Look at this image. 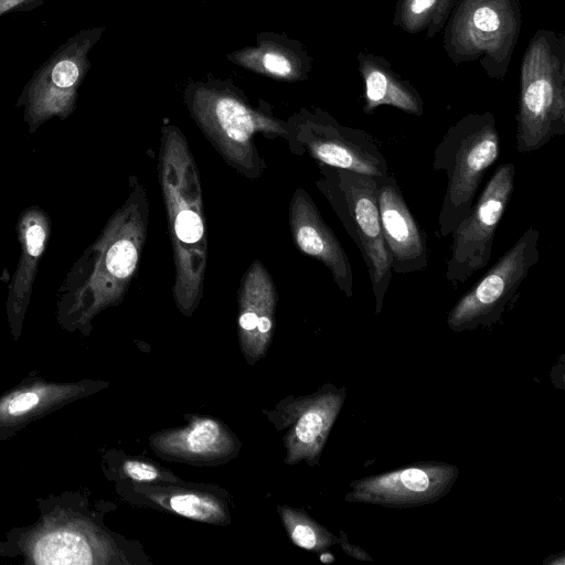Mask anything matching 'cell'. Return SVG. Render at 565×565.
I'll return each instance as SVG.
<instances>
[{
	"label": "cell",
	"instance_id": "cell-22",
	"mask_svg": "<svg viewBox=\"0 0 565 565\" xmlns=\"http://www.w3.org/2000/svg\"><path fill=\"white\" fill-rule=\"evenodd\" d=\"M263 65L268 72L279 76H287L291 71L289 61L285 56L276 53L265 54Z\"/></svg>",
	"mask_w": 565,
	"mask_h": 565
},
{
	"label": "cell",
	"instance_id": "cell-15",
	"mask_svg": "<svg viewBox=\"0 0 565 565\" xmlns=\"http://www.w3.org/2000/svg\"><path fill=\"white\" fill-rule=\"evenodd\" d=\"M17 230L21 252L9 285L8 307L19 313L29 301L38 266L51 234V221L45 211L33 205L21 213Z\"/></svg>",
	"mask_w": 565,
	"mask_h": 565
},
{
	"label": "cell",
	"instance_id": "cell-23",
	"mask_svg": "<svg viewBox=\"0 0 565 565\" xmlns=\"http://www.w3.org/2000/svg\"><path fill=\"white\" fill-rule=\"evenodd\" d=\"M39 402V397L34 393H23L13 398L9 405V412L11 414L23 412L32 408Z\"/></svg>",
	"mask_w": 565,
	"mask_h": 565
},
{
	"label": "cell",
	"instance_id": "cell-3",
	"mask_svg": "<svg viewBox=\"0 0 565 565\" xmlns=\"http://www.w3.org/2000/svg\"><path fill=\"white\" fill-rule=\"evenodd\" d=\"M500 154L491 114H470L451 126L433 153V170L447 177L438 216L439 234L450 235L472 207L488 169Z\"/></svg>",
	"mask_w": 565,
	"mask_h": 565
},
{
	"label": "cell",
	"instance_id": "cell-17",
	"mask_svg": "<svg viewBox=\"0 0 565 565\" xmlns=\"http://www.w3.org/2000/svg\"><path fill=\"white\" fill-rule=\"evenodd\" d=\"M153 500L182 516L200 522L224 523L226 518L224 503L207 493L180 491L164 499L153 497Z\"/></svg>",
	"mask_w": 565,
	"mask_h": 565
},
{
	"label": "cell",
	"instance_id": "cell-6",
	"mask_svg": "<svg viewBox=\"0 0 565 565\" xmlns=\"http://www.w3.org/2000/svg\"><path fill=\"white\" fill-rule=\"evenodd\" d=\"M540 233L531 226L450 309L448 328L462 332L489 327L502 317L531 268L540 259Z\"/></svg>",
	"mask_w": 565,
	"mask_h": 565
},
{
	"label": "cell",
	"instance_id": "cell-12",
	"mask_svg": "<svg viewBox=\"0 0 565 565\" xmlns=\"http://www.w3.org/2000/svg\"><path fill=\"white\" fill-rule=\"evenodd\" d=\"M277 291L271 275L254 260L238 289V338L242 351L254 363L266 352L274 331Z\"/></svg>",
	"mask_w": 565,
	"mask_h": 565
},
{
	"label": "cell",
	"instance_id": "cell-21",
	"mask_svg": "<svg viewBox=\"0 0 565 565\" xmlns=\"http://www.w3.org/2000/svg\"><path fill=\"white\" fill-rule=\"evenodd\" d=\"M473 23L476 28L483 32H492L498 29L500 21L495 11L482 7L475 12Z\"/></svg>",
	"mask_w": 565,
	"mask_h": 565
},
{
	"label": "cell",
	"instance_id": "cell-7",
	"mask_svg": "<svg viewBox=\"0 0 565 565\" xmlns=\"http://www.w3.org/2000/svg\"><path fill=\"white\" fill-rule=\"evenodd\" d=\"M514 175L512 162L500 164L467 216L450 234L452 244L446 279L455 286L467 281L489 263L495 231L514 191Z\"/></svg>",
	"mask_w": 565,
	"mask_h": 565
},
{
	"label": "cell",
	"instance_id": "cell-8",
	"mask_svg": "<svg viewBox=\"0 0 565 565\" xmlns=\"http://www.w3.org/2000/svg\"><path fill=\"white\" fill-rule=\"evenodd\" d=\"M458 478L455 465L418 461L353 480L344 500L391 509L428 505L448 494Z\"/></svg>",
	"mask_w": 565,
	"mask_h": 565
},
{
	"label": "cell",
	"instance_id": "cell-13",
	"mask_svg": "<svg viewBox=\"0 0 565 565\" xmlns=\"http://www.w3.org/2000/svg\"><path fill=\"white\" fill-rule=\"evenodd\" d=\"M345 397L344 387L327 384L313 395L296 403L291 429L286 438L287 462H318Z\"/></svg>",
	"mask_w": 565,
	"mask_h": 565
},
{
	"label": "cell",
	"instance_id": "cell-9",
	"mask_svg": "<svg viewBox=\"0 0 565 565\" xmlns=\"http://www.w3.org/2000/svg\"><path fill=\"white\" fill-rule=\"evenodd\" d=\"M296 151L307 152L319 163L376 178L390 173L377 143L366 131L340 126L327 117L300 122L290 131Z\"/></svg>",
	"mask_w": 565,
	"mask_h": 565
},
{
	"label": "cell",
	"instance_id": "cell-11",
	"mask_svg": "<svg viewBox=\"0 0 565 565\" xmlns=\"http://www.w3.org/2000/svg\"><path fill=\"white\" fill-rule=\"evenodd\" d=\"M289 225L295 245L321 262L331 271L338 288L351 298L353 271L348 255L311 196L302 189H297L290 200Z\"/></svg>",
	"mask_w": 565,
	"mask_h": 565
},
{
	"label": "cell",
	"instance_id": "cell-14",
	"mask_svg": "<svg viewBox=\"0 0 565 565\" xmlns=\"http://www.w3.org/2000/svg\"><path fill=\"white\" fill-rule=\"evenodd\" d=\"M150 444L162 456L185 461L224 459L234 450V436L218 420L194 418L183 428L161 431Z\"/></svg>",
	"mask_w": 565,
	"mask_h": 565
},
{
	"label": "cell",
	"instance_id": "cell-18",
	"mask_svg": "<svg viewBox=\"0 0 565 565\" xmlns=\"http://www.w3.org/2000/svg\"><path fill=\"white\" fill-rule=\"evenodd\" d=\"M279 512L292 542L301 548L321 552L340 542L305 512L286 507L279 508Z\"/></svg>",
	"mask_w": 565,
	"mask_h": 565
},
{
	"label": "cell",
	"instance_id": "cell-25",
	"mask_svg": "<svg viewBox=\"0 0 565 565\" xmlns=\"http://www.w3.org/2000/svg\"><path fill=\"white\" fill-rule=\"evenodd\" d=\"M434 1L435 0H414L412 4V10L414 13H422L433 6Z\"/></svg>",
	"mask_w": 565,
	"mask_h": 565
},
{
	"label": "cell",
	"instance_id": "cell-16",
	"mask_svg": "<svg viewBox=\"0 0 565 565\" xmlns=\"http://www.w3.org/2000/svg\"><path fill=\"white\" fill-rule=\"evenodd\" d=\"M33 559L42 565L92 564L93 551L82 535L56 531L42 536L33 547Z\"/></svg>",
	"mask_w": 565,
	"mask_h": 565
},
{
	"label": "cell",
	"instance_id": "cell-24",
	"mask_svg": "<svg viewBox=\"0 0 565 565\" xmlns=\"http://www.w3.org/2000/svg\"><path fill=\"white\" fill-rule=\"evenodd\" d=\"M342 545V548L349 554L350 556L359 559V561H372V557L361 547L351 545L348 542V539L343 532H341V539L339 542Z\"/></svg>",
	"mask_w": 565,
	"mask_h": 565
},
{
	"label": "cell",
	"instance_id": "cell-1",
	"mask_svg": "<svg viewBox=\"0 0 565 565\" xmlns=\"http://www.w3.org/2000/svg\"><path fill=\"white\" fill-rule=\"evenodd\" d=\"M148 200L136 182L96 241L72 266L58 288L60 305L79 319L117 305L134 278L148 228Z\"/></svg>",
	"mask_w": 565,
	"mask_h": 565
},
{
	"label": "cell",
	"instance_id": "cell-5",
	"mask_svg": "<svg viewBox=\"0 0 565 565\" xmlns=\"http://www.w3.org/2000/svg\"><path fill=\"white\" fill-rule=\"evenodd\" d=\"M195 120L224 160L249 179L263 174L264 163L256 150V134L290 137L286 125L259 114L225 94H209L196 99Z\"/></svg>",
	"mask_w": 565,
	"mask_h": 565
},
{
	"label": "cell",
	"instance_id": "cell-19",
	"mask_svg": "<svg viewBox=\"0 0 565 565\" xmlns=\"http://www.w3.org/2000/svg\"><path fill=\"white\" fill-rule=\"evenodd\" d=\"M122 468L130 479L138 482H152L163 479L161 471L148 462L128 460L124 463Z\"/></svg>",
	"mask_w": 565,
	"mask_h": 565
},
{
	"label": "cell",
	"instance_id": "cell-20",
	"mask_svg": "<svg viewBox=\"0 0 565 565\" xmlns=\"http://www.w3.org/2000/svg\"><path fill=\"white\" fill-rule=\"evenodd\" d=\"M78 67L70 60L58 62L52 71V82L60 88H68L74 85L78 78Z\"/></svg>",
	"mask_w": 565,
	"mask_h": 565
},
{
	"label": "cell",
	"instance_id": "cell-26",
	"mask_svg": "<svg viewBox=\"0 0 565 565\" xmlns=\"http://www.w3.org/2000/svg\"><path fill=\"white\" fill-rule=\"evenodd\" d=\"M23 0H0V13L11 9Z\"/></svg>",
	"mask_w": 565,
	"mask_h": 565
},
{
	"label": "cell",
	"instance_id": "cell-2",
	"mask_svg": "<svg viewBox=\"0 0 565 565\" xmlns=\"http://www.w3.org/2000/svg\"><path fill=\"white\" fill-rule=\"evenodd\" d=\"M159 177L175 271L172 296L181 313L191 316L203 295L207 242L199 171L175 127L162 129Z\"/></svg>",
	"mask_w": 565,
	"mask_h": 565
},
{
	"label": "cell",
	"instance_id": "cell-4",
	"mask_svg": "<svg viewBox=\"0 0 565 565\" xmlns=\"http://www.w3.org/2000/svg\"><path fill=\"white\" fill-rule=\"evenodd\" d=\"M317 186L363 257L375 298V313L379 315L393 271L381 230L377 179L320 163Z\"/></svg>",
	"mask_w": 565,
	"mask_h": 565
},
{
	"label": "cell",
	"instance_id": "cell-10",
	"mask_svg": "<svg viewBox=\"0 0 565 565\" xmlns=\"http://www.w3.org/2000/svg\"><path fill=\"white\" fill-rule=\"evenodd\" d=\"M377 179V206L392 271L409 274L427 267L425 234L412 214L393 174Z\"/></svg>",
	"mask_w": 565,
	"mask_h": 565
}]
</instances>
